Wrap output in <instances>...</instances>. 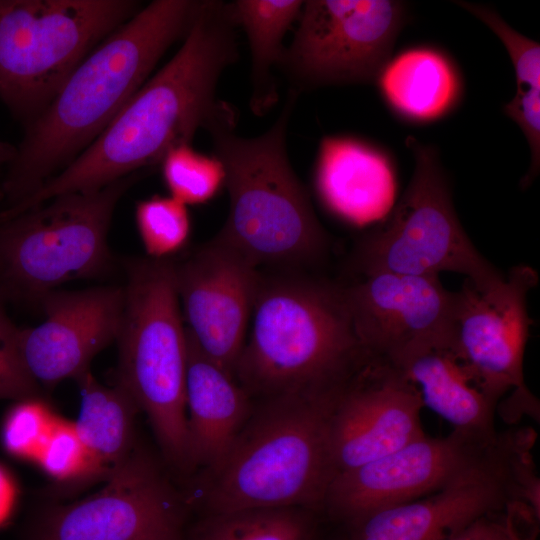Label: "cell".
<instances>
[{"instance_id": "3", "label": "cell", "mask_w": 540, "mask_h": 540, "mask_svg": "<svg viewBox=\"0 0 540 540\" xmlns=\"http://www.w3.org/2000/svg\"><path fill=\"white\" fill-rule=\"evenodd\" d=\"M341 386L262 399L224 458L199 476L186 503L208 514L299 507L323 510L335 472L328 421Z\"/></svg>"}, {"instance_id": "16", "label": "cell", "mask_w": 540, "mask_h": 540, "mask_svg": "<svg viewBox=\"0 0 540 540\" xmlns=\"http://www.w3.org/2000/svg\"><path fill=\"white\" fill-rule=\"evenodd\" d=\"M499 434L493 439L455 429L444 437L425 434L383 457L336 475L323 510L348 524L428 495L484 459Z\"/></svg>"}, {"instance_id": "10", "label": "cell", "mask_w": 540, "mask_h": 540, "mask_svg": "<svg viewBox=\"0 0 540 540\" xmlns=\"http://www.w3.org/2000/svg\"><path fill=\"white\" fill-rule=\"evenodd\" d=\"M531 427L500 431L489 454L440 489L348 523V540H448L479 516L513 501L540 513Z\"/></svg>"}, {"instance_id": "9", "label": "cell", "mask_w": 540, "mask_h": 540, "mask_svg": "<svg viewBox=\"0 0 540 540\" xmlns=\"http://www.w3.org/2000/svg\"><path fill=\"white\" fill-rule=\"evenodd\" d=\"M415 165L398 203L357 242L352 265L361 276L375 273L465 275L481 292L504 276L475 248L455 212L439 154L413 136L406 138Z\"/></svg>"}, {"instance_id": "25", "label": "cell", "mask_w": 540, "mask_h": 540, "mask_svg": "<svg viewBox=\"0 0 540 540\" xmlns=\"http://www.w3.org/2000/svg\"><path fill=\"white\" fill-rule=\"evenodd\" d=\"M314 513L285 507L208 514L195 529L193 540H310Z\"/></svg>"}, {"instance_id": "8", "label": "cell", "mask_w": 540, "mask_h": 540, "mask_svg": "<svg viewBox=\"0 0 540 540\" xmlns=\"http://www.w3.org/2000/svg\"><path fill=\"white\" fill-rule=\"evenodd\" d=\"M135 179L132 174L98 190L59 195L0 218V293L6 301L37 304L63 283L107 273L111 218Z\"/></svg>"}, {"instance_id": "19", "label": "cell", "mask_w": 540, "mask_h": 540, "mask_svg": "<svg viewBox=\"0 0 540 540\" xmlns=\"http://www.w3.org/2000/svg\"><path fill=\"white\" fill-rule=\"evenodd\" d=\"M186 415L192 468L215 467L226 455L254 406L235 377L207 356L186 330Z\"/></svg>"}, {"instance_id": "29", "label": "cell", "mask_w": 540, "mask_h": 540, "mask_svg": "<svg viewBox=\"0 0 540 540\" xmlns=\"http://www.w3.org/2000/svg\"><path fill=\"white\" fill-rule=\"evenodd\" d=\"M58 418L40 396L18 400L3 423L5 450L18 458L35 460Z\"/></svg>"}, {"instance_id": "18", "label": "cell", "mask_w": 540, "mask_h": 540, "mask_svg": "<svg viewBox=\"0 0 540 540\" xmlns=\"http://www.w3.org/2000/svg\"><path fill=\"white\" fill-rule=\"evenodd\" d=\"M37 305L45 319L36 327L20 328V354L31 378L39 386L52 387L89 370L91 360L117 339L124 288L56 289Z\"/></svg>"}, {"instance_id": "15", "label": "cell", "mask_w": 540, "mask_h": 540, "mask_svg": "<svg viewBox=\"0 0 540 540\" xmlns=\"http://www.w3.org/2000/svg\"><path fill=\"white\" fill-rule=\"evenodd\" d=\"M423 407L418 388L399 367L368 354L341 386L330 411L328 440L335 476L425 435Z\"/></svg>"}, {"instance_id": "24", "label": "cell", "mask_w": 540, "mask_h": 540, "mask_svg": "<svg viewBox=\"0 0 540 540\" xmlns=\"http://www.w3.org/2000/svg\"><path fill=\"white\" fill-rule=\"evenodd\" d=\"M304 1L237 0L230 3L236 26L244 29L251 53L252 92L250 108L262 116L278 99L274 68L280 66L285 48L283 39L298 19Z\"/></svg>"}, {"instance_id": "31", "label": "cell", "mask_w": 540, "mask_h": 540, "mask_svg": "<svg viewBox=\"0 0 540 540\" xmlns=\"http://www.w3.org/2000/svg\"><path fill=\"white\" fill-rule=\"evenodd\" d=\"M457 5L484 23L502 42L512 62L517 86L540 87V45L512 28L495 10L457 1Z\"/></svg>"}, {"instance_id": "7", "label": "cell", "mask_w": 540, "mask_h": 540, "mask_svg": "<svg viewBox=\"0 0 540 540\" xmlns=\"http://www.w3.org/2000/svg\"><path fill=\"white\" fill-rule=\"evenodd\" d=\"M140 6L131 0H0V99L26 126Z\"/></svg>"}, {"instance_id": "26", "label": "cell", "mask_w": 540, "mask_h": 540, "mask_svg": "<svg viewBox=\"0 0 540 540\" xmlns=\"http://www.w3.org/2000/svg\"><path fill=\"white\" fill-rule=\"evenodd\" d=\"M160 163L170 196L186 206L208 202L225 185V171L217 157L197 152L191 144L171 148Z\"/></svg>"}, {"instance_id": "4", "label": "cell", "mask_w": 540, "mask_h": 540, "mask_svg": "<svg viewBox=\"0 0 540 540\" xmlns=\"http://www.w3.org/2000/svg\"><path fill=\"white\" fill-rule=\"evenodd\" d=\"M250 322L234 377L251 399L337 389L368 356L341 286L262 278Z\"/></svg>"}, {"instance_id": "17", "label": "cell", "mask_w": 540, "mask_h": 540, "mask_svg": "<svg viewBox=\"0 0 540 540\" xmlns=\"http://www.w3.org/2000/svg\"><path fill=\"white\" fill-rule=\"evenodd\" d=\"M174 278L186 330L234 376L262 281L258 267L212 239L174 261Z\"/></svg>"}, {"instance_id": "27", "label": "cell", "mask_w": 540, "mask_h": 540, "mask_svg": "<svg viewBox=\"0 0 540 540\" xmlns=\"http://www.w3.org/2000/svg\"><path fill=\"white\" fill-rule=\"evenodd\" d=\"M135 219L149 258L170 259L188 242L191 221L187 206L170 195H155L140 201Z\"/></svg>"}, {"instance_id": "2", "label": "cell", "mask_w": 540, "mask_h": 540, "mask_svg": "<svg viewBox=\"0 0 540 540\" xmlns=\"http://www.w3.org/2000/svg\"><path fill=\"white\" fill-rule=\"evenodd\" d=\"M201 1L155 0L100 42L29 124L1 186L12 207L79 156L187 34Z\"/></svg>"}, {"instance_id": "5", "label": "cell", "mask_w": 540, "mask_h": 540, "mask_svg": "<svg viewBox=\"0 0 540 540\" xmlns=\"http://www.w3.org/2000/svg\"><path fill=\"white\" fill-rule=\"evenodd\" d=\"M296 91L290 90L279 118L265 133L244 138L236 117L208 128L214 156L225 171L229 212L214 239L255 266L304 264L325 252L326 232L289 162L286 131Z\"/></svg>"}, {"instance_id": "23", "label": "cell", "mask_w": 540, "mask_h": 540, "mask_svg": "<svg viewBox=\"0 0 540 540\" xmlns=\"http://www.w3.org/2000/svg\"><path fill=\"white\" fill-rule=\"evenodd\" d=\"M81 404L73 427L106 475L136 446L134 421L139 407L121 386L107 387L87 370L75 378Z\"/></svg>"}, {"instance_id": "20", "label": "cell", "mask_w": 540, "mask_h": 540, "mask_svg": "<svg viewBox=\"0 0 540 540\" xmlns=\"http://www.w3.org/2000/svg\"><path fill=\"white\" fill-rule=\"evenodd\" d=\"M316 182L327 206L356 224L382 218L394 195V174L387 157L351 138L326 137L317 159Z\"/></svg>"}, {"instance_id": "14", "label": "cell", "mask_w": 540, "mask_h": 540, "mask_svg": "<svg viewBox=\"0 0 540 540\" xmlns=\"http://www.w3.org/2000/svg\"><path fill=\"white\" fill-rule=\"evenodd\" d=\"M341 292L355 335L372 356L398 365L427 348H455L456 292L439 276L375 273Z\"/></svg>"}, {"instance_id": "13", "label": "cell", "mask_w": 540, "mask_h": 540, "mask_svg": "<svg viewBox=\"0 0 540 540\" xmlns=\"http://www.w3.org/2000/svg\"><path fill=\"white\" fill-rule=\"evenodd\" d=\"M182 522L181 497L136 445L99 491L46 511L29 540H183Z\"/></svg>"}, {"instance_id": "12", "label": "cell", "mask_w": 540, "mask_h": 540, "mask_svg": "<svg viewBox=\"0 0 540 540\" xmlns=\"http://www.w3.org/2000/svg\"><path fill=\"white\" fill-rule=\"evenodd\" d=\"M405 14L394 0L304 1L280 67L301 88L377 82Z\"/></svg>"}, {"instance_id": "21", "label": "cell", "mask_w": 540, "mask_h": 540, "mask_svg": "<svg viewBox=\"0 0 540 540\" xmlns=\"http://www.w3.org/2000/svg\"><path fill=\"white\" fill-rule=\"evenodd\" d=\"M418 388L423 406L459 430L493 439L498 409L476 384L453 347H432L414 353L398 365Z\"/></svg>"}, {"instance_id": "28", "label": "cell", "mask_w": 540, "mask_h": 540, "mask_svg": "<svg viewBox=\"0 0 540 540\" xmlns=\"http://www.w3.org/2000/svg\"><path fill=\"white\" fill-rule=\"evenodd\" d=\"M35 461L59 484H77L106 475L78 437L72 422L58 418Z\"/></svg>"}, {"instance_id": "33", "label": "cell", "mask_w": 540, "mask_h": 540, "mask_svg": "<svg viewBox=\"0 0 540 540\" xmlns=\"http://www.w3.org/2000/svg\"><path fill=\"white\" fill-rule=\"evenodd\" d=\"M504 113L520 127L529 145L531 164L521 181L527 187L540 167V87L517 86L504 105Z\"/></svg>"}, {"instance_id": "30", "label": "cell", "mask_w": 540, "mask_h": 540, "mask_svg": "<svg viewBox=\"0 0 540 540\" xmlns=\"http://www.w3.org/2000/svg\"><path fill=\"white\" fill-rule=\"evenodd\" d=\"M539 516L529 503L513 501L479 516L448 540H537Z\"/></svg>"}, {"instance_id": "6", "label": "cell", "mask_w": 540, "mask_h": 540, "mask_svg": "<svg viewBox=\"0 0 540 540\" xmlns=\"http://www.w3.org/2000/svg\"><path fill=\"white\" fill-rule=\"evenodd\" d=\"M123 288L117 384L146 413L168 463L180 472L192 471L185 398L187 339L174 260L128 261Z\"/></svg>"}, {"instance_id": "34", "label": "cell", "mask_w": 540, "mask_h": 540, "mask_svg": "<svg viewBox=\"0 0 540 540\" xmlns=\"http://www.w3.org/2000/svg\"><path fill=\"white\" fill-rule=\"evenodd\" d=\"M15 499V488L10 476L0 466V525L11 513Z\"/></svg>"}, {"instance_id": "11", "label": "cell", "mask_w": 540, "mask_h": 540, "mask_svg": "<svg viewBox=\"0 0 540 540\" xmlns=\"http://www.w3.org/2000/svg\"><path fill=\"white\" fill-rule=\"evenodd\" d=\"M538 274L511 268L495 288L481 292L466 279L456 291L455 350L482 392L507 421L539 420V402L524 383L523 358L531 320L529 291Z\"/></svg>"}, {"instance_id": "1", "label": "cell", "mask_w": 540, "mask_h": 540, "mask_svg": "<svg viewBox=\"0 0 540 540\" xmlns=\"http://www.w3.org/2000/svg\"><path fill=\"white\" fill-rule=\"evenodd\" d=\"M236 27L229 3L201 1L174 57L79 156L4 214L17 215L59 195L101 189L160 163L173 147L191 144L198 129L236 115L216 97L223 70L238 57Z\"/></svg>"}, {"instance_id": "22", "label": "cell", "mask_w": 540, "mask_h": 540, "mask_svg": "<svg viewBox=\"0 0 540 540\" xmlns=\"http://www.w3.org/2000/svg\"><path fill=\"white\" fill-rule=\"evenodd\" d=\"M377 83L395 111L416 121L446 114L456 103L460 88L453 64L430 48L410 49L391 59Z\"/></svg>"}, {"instance_id": "35", "label": "cell", "mask_w": 540, "mask_h": 540, "mask_svg": "<svg viewBox=\"0 0 540 540\" xmlns=\"http://www.w3.org/2000/svg\"><path fill=\"white\" fill-rule=\"evenodd\" d=\"M16 154V148L6 142L0 141V174L5 168L7 170L8 166L12 162Z\"/></svg>"}, {"instance_id": "32", "label": "cell", "mask_w": 540, "mask_h": 540, "mask_svg": "<svg viewBox=\"0 0 540 540\" xmlns=\"http://www.w3.org/2000/svg\"><path fill=\"white\" fill-rule=\"evenodd\" d=\"M0 293V399L37 397L40 386L28 374L20 354V327L8 316Z\"/></svg>"}]
</instances>
